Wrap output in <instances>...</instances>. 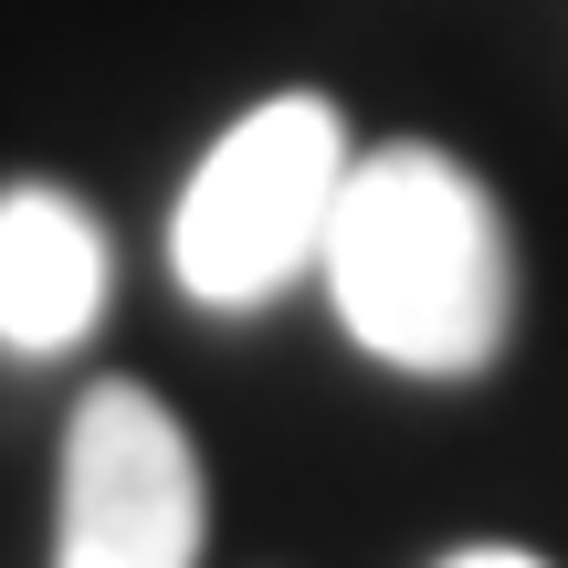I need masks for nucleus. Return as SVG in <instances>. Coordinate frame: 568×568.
<instances>
[{
    "instance_id": "obj_1",
    "label": "nucleus",
    "mask_w": 568,
    "mask_h": 568,
    "mask_svg": "<svg viewBox=\"0 0 568 568\" xmlns=\"http://www.w3.org/2000/svg\"><path fill=\"white\" fill-rule=\"evenodd\" d=\"M316 274L337 326L410 379H474V368H495L516 326L506 211L443 148H379L347 169Z\"/></svg>"
},
{
    "instance_id": "obj_2",
    "label": "nucleus",
    "mask_w": 568,
    "mask_h": 568,
    "mask_svg": "<svg viewBox=\"0 0 568 568\" xmlns=\"http://www.w3.org/2000/svg\"><path fill=\"white\" fill-rule=\"evenodd\" d=\"M347 116L326 95H274L253 116H232L211 138V159L190 169L180 222H169V274L211 316H253L284 284L326 264V222L347 190Z\"/></svg>"
},
{
    "instance_id": "obj_3",
    "label": "nucleus",
    "mask_w": 568,
    "mask_h": 568,
    "mask_svg": "<svg viewBox=\"0 0 568 568\" xmlns=\"http://www.w3.org/2000/svg\"><path fill=\"white\" fill-rule=\"evenodd\" d=\"M53 568H201V453L138 379H95L63 422Z\"/></svg>"
},
{
    "instance_id": "obj_4",
    "label": "nucleus",
    "mask_w": 568,
    "mask_h": 568,
    "mask_svg": "<svg viewBox=\"0 0 568 568\" xmlns=\"http://www.w3.org/2000/svg\"><path fill=\"white\" fill-rule=\"evenodd\" d=\"M105 316V232L63 190H0V347L63 358Z\"/></svg>"
},
{
    "instance_id": "obj_5",
    "label": "nucleus",
    "mask_w": 568,
    "mask_h": 568,
    "mask_svg": "<svg viewBox=\"0 0 568 568\" xmlns=\"http://www.w3.org/2000/svg\"><path fill=\"white\" fill-rule=\"evenodd\" d=\"M432 568H548L537 548H506V537H474V548H453V558H432Z\"/></svg>"
}]
</instances>
